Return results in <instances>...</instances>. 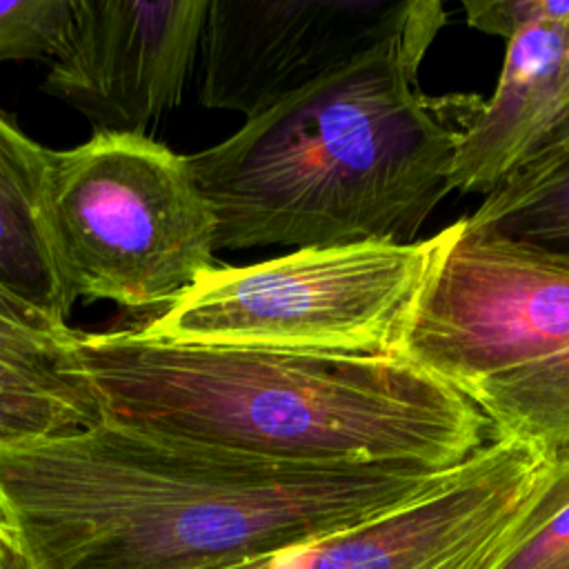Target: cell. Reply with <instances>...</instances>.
I'll use <instances>...</instances> for the list:
<instances>
[{
    "instance_id": "1",
    "label": "cell",
    "mask_w": 569,
    "mask_h": 569,
    "mask_svg": "<svg viewBox=\"0 0 569 569\" xmlns=\"http://www.w3.org/2000/svg\"><path fill=\"white\" fill-rule=\"evenodd\" d=\"M456 467L264 462L102 416L0 449V520L36 569H229L300 556Z\"/></svg>"
},
{
    "instance_id": "2",
    "label": "cell",
    "mask_w": 569,
    "mask_h": 569,
    "mask_svg": "<svg viewBox=\"0 0 569 569\" xmlns=\"http://www.w3.org/2000/svg\"><path fill=\"white\" fill-rule=\"evenodd\" d=\"M445 22L440 0H405L371 47L187 156L216 249L416 242L485 104L418 87Z\"/></svg>"
},
{
    "instance_id": "3",
    "label": "cell",
    "mask_w": 569,
    "mask_h": 569,
    "mask_svg": "<svg viewBox=\"0 0 569 569\" xmlns=\"http://www.w3.org/2000/svg\"><path fill=\"white\" fill-rule=\"evenodd\" d=\"M104 416L280 465L451 469L493 440L458 387L405 356L184 345L140 331L73 336Z\"/></svg>"
},
{
    "instance_id": "4",
    "label": "cell",
    "mask_w": 569,
    "mask_h": 569,
    "mask_svg": "<svg viewBox=\"0 0 569 569\" xmlns=\"http://www.w3.org/2000/svg\"><path fill=\"white\" fill-rule=\"evenodd\" d=\"M453 236L293 249L211 267L142 329L147 338L280 351L402 356L413 311Z\"/></svg>"
},
{
    "instance_id": "5",
    "label": "cell",
    "mask_w": 569,
    "mask_h": 569,
    "mask_svg": "<svg viewBox=\"0 0 569 569\" xmlns=\"http://www.w3.org/2000/svg\"><path fill=\"white\" fill-rule=\"evenodd\" d=\"M44 218L73 300L164 309L213 267L216 218L187 156L144 133L51 151Z\"/></svg>"
},
{
    "instance_id": "6",
    "label": "cell",
    "mask_w": 569,
    "mask_h": 569,
    "mask_svg": "<svg viewBox=\"0 0 569 569\" xmlns=\"http://www.w3.org/2000/svg\"><path fill=\"white\" fill-rule=\"evenodd\" d=\"M567 342L569 251L456 220L402 356L462 391Z\"/></svg>"
},
{
    "instance_id": "7",
    "label": "cell",
    "mask_w": 569,
    "mask_h": 569,
    "mask_svg": "<svg viewBox=\"0 0 569 569\" xmlns=\"http://www.w3.org/2000/svg\"><path fill=\"white\" fill-rule=\"evenodd\" d=\"M549 462L547 447L493 438L436 489L322 540L296 569H493Z\"/></svg>"
},
{
    "instance_id": "8",
    "label": "cell",
    "mask_w": 569,
    "mask_h": 569,
    "mask_svg": "<svg viewBox=\"0 0 569 569\" xmlns=\"http://www.w3.org/2000/svg\"><path fill=\"white\" fill-rule=\"evenodd\" d=\"M405 0H209L200 102L247 120L371 47Z\"/></svg>"
},
{
    "instance_id": "9",
    "label": "cell",
    "mask_w": 569,
    "mask_h": 569,
    "mask_svg": "<svg viewBox=\"0 0 569 569\" xmlns=\"http://www.w3.org/2000/svg\"><path fill=\"white\" fill-rule=\"evenodd\" d=\"M209 0H73L62 53L42 89L96 131L144 133L184 91Z\"/></svg>"
},
{
    "instance_id": "10",
    "label": "cell",
    "mask_w": 569,
    "mask_h": 569,
    "mask_svg": "<svg viewBox=\"0 0 569 569\" xmlns=\"http://www.w3.org/2000/svg\"><path fill=\"white\" fill-rule=\"evenodd\" d=\"M567 42L569 24H536L507 42L496 91L456 151L451 189L493 191L549 136Z\"/></svg>"
},
{
    "instance_id": "11",
    "label": "cell",
    "mask_w": 569,
    "mask_h": 569,
    "mask_svg": "<svg viewBox=\"0 0 569 569\" xmlns=\"http://www.w3.org/2000/svg\"><path fill=\"white\" fill-rule=\"evenodd\" d=\"M51 149L0 111V287L58 327H69L73 298L53 260L44 189Z\"/></svg>"
},
{
    "instance_id": "12",
    "label": "cell",
    "mask_w": 569,
    "mask_h": 569,
    "mask_svg": "<svg viewBox=\"0 0 569 569\" xmlns=\"http://www.w3.org/2000/svg\"><path fill=\"white\" fill-rule=\"evenodd\" d=\"M462 391L491 422L493 438H518L547 449L569 442V342Z\"/></svg>"
},
{
    "instance_id": "13",
    "label": "cell",
    "mask_w": 569,
    "mask_h": 569,
    "mask_svg": "<svg viewBox=\"0 0 569 569\" xmlns=\"http://www.w3.org/2000/svg\"><path fill=\"white\" fill-rule=\"evenodd\" d=\"M102 416L84 373H44L0 358V449L91 427Z\"/></svg>"
},
{
    "instance_id": "14",
    "label": "cell",
    "mask_w": 569,
    "mask_h": 569,
    "mask_svg": "<svg viewBox=\"0 0 569 569\" xmlns=\"http://www.w3.org/2000/svg\"><path fill=\"white\" fill-rule=\"evenodd\" d=\"M465 218L538 244L569 240V158L522 162Z\"/></svg>"
},
{
    "instance_id": "15",
    "label": "cell",
    "mask_w": 569,
    "mask_h": 569,
    "mask_svg": "<svg viewBox=\"0 0 569 569\" xmlns=\"http://www.w3.org/2000/svg\"><path fill=\"white\" fill-rule=\"evenodd\" d=\"M549 451L547 478L493 569H569V442Z\"/></svg>"
},
{
    "instance_id": "16",
    "label": "cell",
    "mask_w": 569,
    "mask_h": 569,
    "mask_svg": "<svg viewBox=\"0 0 569 569\" xmlns=\"http://www.w3.org/2000/svg\"><path fill=\"white\" fill-rule=\"evenodd\" d=\"M71 20L73 0H0V62L56 60Z\"/></svg>"
},
{
    "instance_id": "17",
    "label": "cell",
    "mask_w": 569,
    "mask_h": 569,
    "mask_svg": "<svg viewBox=\"0 0 569 569\" xmlns=\"http://www.w3.org/2000/svg\"><path fill=\"white\" fill-rule=\"evenodd\" d=\"M462 9L473 29L507 42L536 24H569V0H467Z\"/></svg>"
},
{
    "instance_id": "18",
    "label": "cell",
    "mask_w": 569,
    "mask_h": 569,
    "mask_svg": "<svg viewBox=\"0 0 569 569\" xmlns=\"http://www.w3.org/2000/svg\"><path fill=\"white\" fill-rule=\"evenodd\" d=\"M73 336L56 338L0 318V358L44 373L76 376L82 369L73 353Z\"/></svg>"
},
{
    "instance_id": "19",
    "label": "cell",
    "mask_w": 569,
    "mask_h": 569,
    "mask_svg": "<svg viewBox=\"0 0 569 569\" xmlns=\"http://www.w3.org/2000/svg\"><path fill=\"white\" fill-rule=\"evenodd\" d=\"M0 318L11 320V322H16L20 327H27L31 331H38V333L56 336V338H69V336L76 333L71 327L64 329V327L53 325L51 320H47L44 316H40L31 307H27L20 300H16L13 296H9L2 287H0Z\"/></svg>"
},
{
    "instance_id": "20",
    "label": "cell",
    "mask_w": 569,
    "mask_h": 569,
    "mask_svg": "<svg viewBox=\"0 0 569 569\" xmlns=\"http://www.w3.org/2000/svg\"><path fill=\"white\" fill-rule=\"evenodd\" d=\"M549 158H569V111L560 120V124L522 162H527V160H549Z\"/></svg>"
},
{
    "instance_id": "21",
    "label": "cell",
    "mask_w": 569,
    "mask_h": 569,
    "mask_svg": "<svg viewBox=\"0 0 569 569\" xmlns=\"http://www.w3.org/2000/svg\"><path fill=\"white\" fill-rule=\"evenodd\" d=\"M0 569H36L22 542L0 520Z\"/></svg>"
},
{
    "instance_id": "22",
    "label": "cell",
    "mask_w": 569,
    "mask_h": 569,
    "mask_svg": "<svg viewBox=\"0 0 569 569\" xmlns=\"http://www.w3.org/2000/svg\"><path fill=\"white\" fill-rule=\"evenodd\" d=\"M567 111H569V42H567V49L562 53V60H560V67H558V76H556V87H553V127H551V131L560 124V120L567 116Z\"/></svg>"
},
{
    "instance_id": "23",
    "label": "cell",
    "mask_w": 569,
    "mask_h": 569,
    "mask_svg": "<svg viewBox=\"0 0 569 569\" xmlns=\"http://www.w3.org/2000/svg\"><path fill=\"white\" fill-rule=\"evenodd\" d=\"M229 569H289V560H287V556L262 558V560H251V562L236 565V567H229Z\"/></svg>"
}]
</instances>
